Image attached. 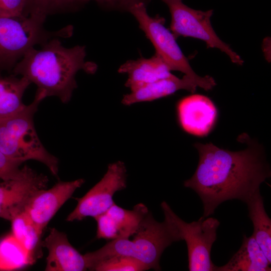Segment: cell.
Here are the masks:
<instances>
[{"instance_id":"obj_1","label":"cell","mask_w":271,"mask_h":271,"mask_svg":"<svg viewBox=\"0 0 271 271\" xmlns=\"http://www.w3.org/2000/svg\"><path fill=\"white\" fill-rule=\"evenodd\" d=\"M239 140L248 147L232 152L211 143L194 145L198 151L199 162L184 186L194 190L201 199L204 217L213 214L226 201L237 199L245 203L270 177V168L261 146L245 134Z\"/></svg>"},{"instance_id":"obj_2","label":"cell","mask_w":271,"mask_h":271,"mask_svg":"<svg viewBox=\"0 0 271 271\" xmlns=\"http://www.w3.org/2000/svg\"><path fill=\"white\" fill-rule=\"evenodd\" d=\"M40 49H30L12 70L16 76L35 84L45 98L55 96L63 103L70 101L77 87L76 75L80 70L93 74L97 65L85 60L86 47H64L59 38H52Z\"/></svg>"},{"instance_id":"obj_3","label":"cell","mask_w":271,"mask_h":271,"mask_svg":"<svg viewBox=\"0 0 271 271\" xmlns=\"http://www.w3.org/2000/svg\"><path fill=\"white\" fill-rule=\"evenodd\" d=\"M182 241L172 222L165 216L156 221L150 211L141 221L137 230L126 238L111 240L101 248L84 254L87 269L93 270L100 261L116 255L133 257L149 269L161 270L160 260L165 249L173 242Z\"/></svg>"},{"instance_id":"obj_4","label":"cell","mask_w":271,"mask_h":271,"mask_svg":"<svg viewBox=\"0 0 271 271\" xmlns=\"http://www.w3.org/2000/svg\"><path fill=\"white\" fill-rule=\"evenodd\" d=\"M45 98L42 94L36 92L30 104L0 120V151L10 158L23 163L28 160L38 161L57 177L59 160L43 146L34 122L38 106Z\"/></svg>"},{"instance_id":"obj_5","label":"cell","mask_w":271,"mask_h":271,"mask_svg":"<svg viewBox=\"0 0 271 271\" xmlns=\"http://www.w3.org/2000/svg\"><path fill=\"white\" fill-rule=\"evenodd\" d=\"M46 18L37 14L0 16V71H12L26 52L37 45L52 38L65 39L72 35L71 25L55 31L46 29Z\"/></svg>"},{"instance_id":"obj_6","label":"cell","mask_w":271,"mask_h":271,"mask_svg":"<svg viewBox=\"0 0 271 271\" xmlns=\"http://www.w3.org/2000/svg\"><path fill=\"white\" fill-rule=\"evenodd\" d=\"M136 19L140 28L154 46L155 54L160 57L171 70L178 71L195 81L198 86L208 91L216 85L214 79L206 75L201 77L193 70L176 41L174 34L164 25L165 20L159 16H150L146 3L138 2L127 10Z\"/></svg>"},{"instance_id":"obj_7","label":"cell","mask_w":271,"mask_h":271,"mask_svg":"<svg viewBox=\"0 0 271 271\" xmlns=\"http://www.w3.org/2000/svg\"><path fill=\"white\" fill-rule=\"evenodd\" d=\"M164 216L175 226L188 250L190 271H215L216 265L211 259V250L217 238L220 222L216 218L203 216L197 221L187 223L181 219L165 201L161 204Z\"/></svg>"},{"instance_id":"obj_8","label":"cell","mask_w":271,"mask_h":271,"mask_svg":"<svg viewBox=\"0 0 271 271\" xmlns=\"http://www.w3.org/2000/svg\"><path fill=\"white\" fill-rule=\"evenodd\" d=\"M168 6L171 16L170 29L177 38L192 37L205 42L207 48H217L225 53L232 62L241 65L243 60L215 32L210 19L213 10L202 11L192 9L182 0H162Z\"/></svg>"},{"instance_id":"obj_9","label":"cell","mask_w":271,"mask_h":271,"mask_svg":"<svg viewBox=\"0 0 271 271\" xmlns=\"http://www.w3.org/2000/svg\"><path fill=\"white\" fill-rule=\"evenodd\" d=\"M126 187V170L123 162L110 164L101 179L83 196L76 198L77 204L67 216V221H81L106 212L115 202L114 194Z\"/></svg>"},{"instance_id":"obj_10","label":"cell","mask_w":271,"mask_h":271,"mask_svg":"<svg viewBox=\"0 0 271 271\" xmlns=\"http://www.w3.org/2000/svg\"><path fill=\"white\" fill-rule=\"evenodd\" d=\"M49 179L26 165L20 177L0 183V218L11 221L25 209L40 190L46 189Z\"/></svg>"},{"instance_id":"obj_11","label":"cell","mask_w":271,"mask_h":271,"mask_svg":"<svg viewBox=\"0 0 271 271\" xmlns=\"http://www.w3.org/2000/svg\"><path fill=\"white\" fill-rule=\"evenodd\" d=\"M84 182L82 178L71 181H60L49 189L41 190L31 199L25 211L43 232L57 212Z\"/></svg>"},{"instance_id":"obj_12","label":"cell","mask_w":271,"mask_h":271,"mask_svg":"<svg viewBox=\"0 0 271 271\" xmlns=\"http://www.w3.org/2000/svg\"><path fill=\"white\" fill-rule=\"evenodd\" d=\"M178 121L186 132L204 137L211 131L217 116V109L208 97L192 94L181 99L176 106Z\"/></svg>"},{"instance_id":"obj_13","label":"cell","mask_w":271,"mask_h":271,"mask_svg":"<svg viewBox=\"0 0 271 271\" xmlns=\"http://www.w3.org/2000/svg\"><path fill=\"white\" fill-rule=\"evenodd\" d=\"M149 211L143 203L136 205L132 210L114 203L106 212L94 218L97 222L96 237L109 240L128 237L137 230Z\"/></svg>"},{"instance_id":"obj_14","label":"cell","mask_w":271,"mask_h":271,"mask_svg":"<svg viewBox=\"0 0 271 271\" xmlns=\"http://www.w3.org/2000/svg\"><path fill=\"white\" fill-rule=\"evenodd\" d=\"M42 246L48 251L46 271H83L87 270L84 255L69 242L66 234L52 228Z\"/></svg>"},{"instance_id":"obj_15","label":"cell","mask_w":271,"mask_h":271,"mask_svg":"<svg viewBox=\"0 0 271 271\" xmlns=\"http://www.w3.org/2000/svg\"><path fill=\"white\" fill-rule=\"evenodd\" d=\"M198 86L197 83L187 75H184L179 78L172 75L130 90L123 96L121 103L129 106L139 102L152 101L182 89L194 92Z\"/></svg>"},{"instance_id":"obj_16","label":"cell","mask_w":271,"mask_h":271,"mask_svg":"<svg viewBox=\"0 0 271 271\" xmlns=\"http://www.w3.org/2000/svg\"><path fill=\"white\" fill-rule=\"evenodd\" d=\"M158 56L128 60L119 67L118 72L127 75L125 86L130 90L143 85L171 76L173 74Z\"/></svg>"},{"instance_id":"obj_17","label":"cell","mask_w":271,"mask_h":271,"mask_svg":"<svg viewBox=\"0 0 271 271\" xmlns=\"http://www.w3.org/2000/svg\"><path fill=\"white\" fill-rule=\"evenodd\" d=\"M268 261L253 235H243L242 244L228 262L215 271H270Z\"/></svg>"},{"instance_id":"obj_18","label":"cell","mask_w":271,"mask_h":271,"mask_svg":"<svg viewBox=\"0 0 271 271\" xmlns=\"http://www.w3.org/2000/svg\"><path fill=\"white\" fill-rule=\"evenodd\" d=\"M252 222V235L268 261L271 262V219L267 214L260 190L245 202Z\"/></svg>"},{"instance_id":"obj_19","label":"cell","mask_w":271,"mask_h":271,"mask_svg":"<svg viewBox=\"0 0 271 271\" xmlns=\"http://www.w3.org/2000/svg\"><path fill=\"white\" fill-rule=\"evenodd\" d=\"M31 84L26 78L14 74L0 76V120L15 114L26 105L23 97Z\"/></svg>"},{"instance_id":"obj_20","label":"cell","mask_w":271,"mask_h":271,"mask_svg":"<svg viewBox=\"0 0 271 271\" xmlns=\"http://www.w3.org/2000/svg\"><path fill=\"white\" fill-rule=\"evenodd\" d=\"M12 234L35 261L38 257L43 233L25 211L11 221Z\"/></svg>"},{"instance_id":"obj_21","label":"cell","mask_w":271,"mask_h":271,"mask_svg":"<svg viewBox=\"0 0 271 271\" xmlns=\"http://www.w3.org/2000/svg\"><path fill=\"white\" fill-rule=\"evenodd\" d=\"M34 262L12 234L0 242V270L18 269Z\"/></svg>"},{"instance_id":"obj_22","label":"cell","mask_w":271,"mask_h":271,"mask_svg":"<svg viewBox=\"0 0 271 271\" xmlns=\"http://www.w3.org/2000/svg\"><path fill=\"white\" fill-rule=\"evenodd\" d=\"M92 0H27L29 14L46 16L78 9Z\"/></svg>"},{"instance_id":"obj_23","label":"cell","mask_w":271,"mask_h":271,"mask_svg":"<svg viewBox=\"0 0 271 271\" xmlns=\"http://www.w3.org/2000/svg\"><path fill=\"white\" fill-rule=\"evenodd\" d=\"M149 268L138 259L124 255H116L105 259L93 268L96 271H143Z\"/></svg>"},{"instance_id":"obj_24","label":"cell","mask_w":271,"mask_h":271,"mask_svg":"<svg viewBox=\"0 0 271 271\" xmlns=\"http://www.w3.org/2000/svg\"><path fill=\"white\" fill-rule=\"evenodd\" d=\"M22 164L10 158L0 151V179L4 181L22 176L26 168V165L21 168Z\"/></svg>"},{"instance_id":"obj_25","label":"cell","mask_w":271,"mask_h":271,"mask_svg":"<svg viewBox=\"0 0 271 271\" xmlns=\"http://www.w3.org/2000/svg\"><path fill=\"white\" fill-rule=\"evenodd\" d=\"M29 15L27 0H0L1 16Z\"/></svg>"},{"instance_id":"obj_26","label":"cell","mask_w":271,"mask_h":271,"mask_svg":"<svg viewBox=\"0 0 271 271\" xmlns=\"http://www.w3.org/2000/svg\"><path fill=\"white\" fill-rule=\"evenodd\" d=\"M103 8L111 10H126L133 4L147 0H93Z\"/></svg>"}]
</instances>
